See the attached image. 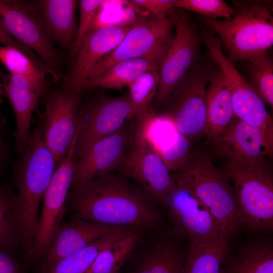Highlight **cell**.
I'll use <instances>...</instances> for the list:
<instances>
[{
  "mask_svg": "<svg viewBox=\"0 0 273 273\" xmlns=\"http://www.w3.org/2000/svg\"><path fill=\"white\" fill-rule=\"evenodd\" d=\"M67 208L83 219L142 231L166 228L161 209L129 178L113 172L71 188Z\"/></svg>",
  "mask_w": 273,
  "mask_h": 273,
  "instance_id": "6da1fadb",
  "label": "cell"
},
{
  "mask_svg": "<svg viewBox=\"0 0 273 273\" xmlns=\"http://www.w3.org/2000/svg\"><path fill=\"white\" fill-rule=\"evenodd\" d=\"M56 169L46 145L42 124L31 132L21 158L15 166L12 224L18 250L24 256L32 248L38 228V207Z\"/></svg>",
  "mask_w": 273,
  "mask_h": 273,
  "instance_id": "7a4b0ae2",
  "label": "cell"
},
{
  "mask_svg": "<svg viewBox=\"0 0 273 273\" xmlns=\"http://www.w3.org/2000/svg\"><path fill=\"white\" fill-rule=\"evenodd\" d=\"M235 191L240 226L255 234L273 231V176L257 160H229L225 172Z\"/></svg>",
  "mask_w": 273,
  "mask_h": 273,
  "instance_id": "3957f363",
  "label": "cell"
},
{
  "mask_svg": "<svg viewBox=\"0 0 273 273\" xmlns=\"http://www.w3.org/2000/svg\"><path fill=\"white\" fill-rule=\"evenodd\" d=\"M234 8L235 14L229 19H202L219 36L233 63L246 61L273 44V18L266 3L235 2Z\"/></svg>",
  "mask_w": 273,
  "mask_h": 273,
  "instance_id": "277c9868",
  "label": "cell"
},
{
  "mask_svg": "<svg viewBox=\"0 0 273 273\" xmlns=\"http://www.w3.org/2000/svg\"><path fill=\"white\" fill-rule=\"evenodd\" d=\"M176 172L172 175L174 181L192 191L209 209L230 241L240 222L235 191L226 173L216 168L206 155L190 158Z\"/></svg>",
  "mask_w": 273,
  "mask_h": 273,
  "instance_id": "5b68a950",
  "label": "cell"
},
{
  "mask_svg": "<svg viewBox=\"0 0 273 273\" xmlns=\"http://www.w3.org/2000/svg\"><path fill=\"white\" fill-rule=\"evenodd\" d=\"M152 114L142 117L135 137L125 158L117 169L133 179L145 196L165 212L168 198L175 184L161 157L146 134Z\"/></svg>",
  "mask_w": 273,
  "mask_h": 273,
  "instance_id": "8992f818",
  "label": "cell"
},
{
  "mask_svg": "<svg viewBox=\"0 0 273 273\" xmlns=\"http://www.w3.org/2000/svg\"><path fill=\"white\" fill-rule=\"evenodd\" d=\"M190 245L188 237L171 225L144 231L123 273H183Z\"/></svg>",
  "mask_w": 273,
  "mask_h": 273,
  "instance_id": "52a82bcc",
  "label": "cell"
},
{
  "mask_svg": "<svg viewBox=\"0 0 273 273\" xmlns=\"http://www.w3.org/2000/svg\"><path fill=\"white\" fill-rule=\"evenodd\" d=\"M176 33L170 41L159 66L156 104L165 101L198 58L202 41L189 15L175 8L168 13Z\"/></svg>",
  "mask_w": 273,
  "mask_h": 273,
  "instance_id": "ba28073f",
  "label": "cell"
},
{
  "mask_svg": "<svg viewBox=\"0 0 273 273\" xmlns=\"http://www.w3.org/2000/svg\"><path fill=\"white\" fill-rule=\"evenodd\" d=\"M172 23L167 16L136 22L117 47L93 69L84 86L115 64L141 57L161 62L172 38Z\"/></svg>",
  "mask_w": 273,
  "mask_h": 273,
  "instance_id": "9c48e42d",
  "label": "cell"
},
{
  "mask_svg": "<svg viewBox=\"0 0 273 273\" xmlns=\"http://www.w3.org/2000/svg\"><path fill=\"white\" fill-rule=\"evenodd\" d=\"M0 22L10 36L34 51L51 70H58L59 55L33 3L0 0Z\"/></svg>",
  "mask_w": 273,
  "mask_h": 273,
  "instance_id": "30bf717a",
  "label": "cell"
},
{
  "mask_svg": "<svg viewBox=\"0 0 273 273\" xmlns=\"http://www.w3.org/2000/svg\"><path fill=\"white\" fill-rule=\"evenodd\" d=\"M73 141L68 153L53 172L43 198L37 232L33 246L24 256L26 261L40 262L48 252L67 209L66 200L73 174V154L76 141Z\"/></svg>",
  "mask_w": 273,
  "mask_h": 273,
  "instance_id": "8fae6325",
  "label": "cell"
},
{
  "mask_svg": "<svg viewBox=\"0 0 273 273\" xmlns=\"http://www.w3.org/2000/svg\"><path fill=\"white\" fill-rule=\"evenodd\" d=\"M81 92L65 88L55 90L44 98L45 119L42 130L52 153L56 168L67 155L78 133Z\"/></svg>",
  "mask_w": 273,
  "mask_h": 273,
  "instance_id": "7c38bea8",
  "label": "cell"
},
{
  "mask_svg": "<svg viewBox=\"0 0 273 273\" xmlns=\"http://www.w3.org/2000/svg\"><path fill=\"white\" fill-rule=\"evenodd\" d=\"M141 118L137 115L128 120L116 132L93 144L74 162L70 188L117 169L135 137Z\"/></svg>",
  "mask_w": 273,
  "mask_h": 273,
  "instance_id": "4fadbf2b",
  "label": "cell"
},
{
  "mask_svg": "<svg viewBox=\"0 0 273 273\" xmlns=\"http://www.w3.org/2000/svg\"><path fill=\"white\" fill-rule=\"evenodd\" d=\"M140 112L129 96L103 98L87 110L80 111L73 161L95 143L118 130Z\"/></svg>",
  "mask_w": 273,
  "mask_h": 273,
  "instance_id": "5bb4252c",
  "label": "cell"
},
{
  "mask_svg": "<svg viewBox=\"0 0 273 273\" xmlns=\"http://www.w3.org/2000/svg\"><path fill=\"white\" fill-rule=\"evenodd\" d=\"M174 182L175 189L168 198L164 212L170 225L184 233L192 245L224 237L209 209L192 191Z\"/></svg>",
  "mask_w": 273,
  "mask_h": 273,
  "instance_id": "9a60e30c",
  "label": "cell"
},
{
  "mask_svg": "<svg viewBox=\"0 0 273 273\" xmlns=\"http://www.w3.org/2000/svg\"><path fill=\"white\" fill-rule=\"evenodd\" d=\"M214 71L211 66L195 62L179 82L174 113L169 117L178 131L189 139L205 132L207 86Z\"/></svg>",
  "mask_w": 273,
  "mask_h": 273,
  "instance_id": "2e32d148",
  "label": "cell"
},
{
  "mask_svg": "<svg viewBox=\"0 0 273 273\" xmlns=\"http://www.w3.org/2000/svg\"><path fill=\"white\" fill-rule=\"evenodd\" d=\"M128 228L132 227L87 221L73 215L57 229L48 252L39 263L37 273H47L60 260L81 251L94 241Z\"/></svg>",
  "mask_w": 273,
  "mask_h": 273,
  "instance_id": "e0dca14e",
  "label": "cell"
},
{
  "mask_svg": "<svg viewBox=\"0 0 273 273\" xmlns=\"http://www.w3.org/2000/svg\"><path fill=\"white\" fill-rule=\"evenodd\" d=\"M134 23L107 26L89 31L74 56L65 88L82 92L94 67L117 47Z\"/></svg>",
  "mask_w": 273,
  "mask_h": 273,
  "instance_id": "ac0fdd59",
  "label": "cell"
},
{
  "mask_svg": "<svg viewBox=\"0 0 273 273\" xmlns=\"http://www.w3.org/2000/svg\"><path fill=\"white\" fill-rule=\"evenodd\" d=\"M0 78L5 96L9 100L16 120V149L22 155L31 132L32 113L39 99L47 92L48 85L37 84L18 74L5 73L0 70Z\"/></svg>",
  "mask_w": 273,
  "mask_h": 273,
  "instance_id": "d6986e66",
  "label": "cell"
},
{
  "mask_svg": "<svg viewBox=\"0 0 273 273\" xmlns=\"http://www.w3.org/2000/svg\"><path fill=\"white\" fill-rule=\"evenodd\" d=\"M213 140L218 152L229 160L261 159L273 152V145L259 128L235 116L229 125Z\"/></svg>",
  "mask_w": 273,
  "mask_h": 273,
  "instance_id": "ffe728a7",
  "label": "cell"
},
{
  "mask_svg": "<svg viewBox=\"0 0 273 273\" xmlns=\"http://www.w3.org/2000/svg\"><path fill=\"white\" fill-rule=\"evenodd\" d=\"M74 0H41L33 3L52 40L71 50L77 27Z\"/></svg>",
  "mask_w": 273,
  "mask_h": 273,
  "instance_id": "44dd1931",
  "label": "cell"
},
{
  "mask_svg": "<svg viewBox=\"0 0 273 273\" xmlns=\"http://www.w3.org/2000/svg\"><path fill=\"white\" fill-rule=\"evenodd\" d=\"M207 123L205 133L213 140L230 124L234 117L232 96L220 68L215 70L206 94Z\"/></svg>",
  "mask_w": 273,
  "mask_h": 273,
  "instance_id": "7402d4cb",
  "label": "cell"
},
{
  "mask_svg": "<svg viewBox=\"0 0 273 273\" xmlns=\"http://www.w3.org/2000/svg\"><path fill=\"white\" fill-rule=\"evenodd\" d=\"M220 273H273V243L257 239L245 244Z\"/></svg>",
  "mask_w": 273,
  "mask_h": 273,
  "instance_id": "603a6c76",
  "label": "cell"
},
{
  "mask_svg": "<svg viewBox=\"0 0 273 273\" xmlns=\"http://www.w3.org/2000/svg\"><path fill=\"white\" fill-rule=\"evenodd\" d=\"M160 61L148 57H141L118 62L96 78L88 82L85 89L102 87L121 89L129 85L139 76L158 68Z\"/></svg>",
  "mask_w": 273,
  "mask_h": 273,
  "instance_id": "cb8c5ba5",
  "label": "cell"
},
{
  "mask_svg": "<svg viewBox=\"0 0 273 273\" xmlns=\"http://www.w3.org/2000/svg\"><path fill=\"white\" fill-rule=\"evenodd\" d=\"M143 232L133 230L104 248L84 273H120Z\"/></svg>",
  "mask_w": 273,
  "mask_h": 273,
  "instance_id": "d4e9b609",
  "label": "cell"
},
{
  "mask_svg": "<svg viewBox=\"0 0 273 273\" xmlns=\"http://www.w3.org/2000/svg\"><path fill=\"white\" fill-rule=\"evenodd\" d=\"M229 241L224 237L202 245H190L183 273H220Z\"/></svg>",
  "mask_w": 273,
  "mask_h": 273,
  "instance_id": "484cf974",
  "label": "cell"
},
{
  "mask_svg": "<svg viewBox=\"0 0 273 273\" xmlns=\"http://www.w3.org/2000/svg\"><path fill=\"white\" fill-rule=\"evenodd\" d=\"M135 230L136 229L128 228L103 236L81 251L60 260L47 273H84L102 250Z\"/></svg>",
  "mask_w": 273,
  "mask_h": 273,
  "instance_id": "4316f807",
  "label": "cell"
},
{
  "mask_svg": "<svg viewBox=\"0 0 273 273\" xmlns=\"http://www.w3.org/2000/svg\"><path fill=\"white\" fill-rule=\"evenodd\" d=\"M248 61L250 83L263 101L273 107V63L266 51L255 55Z\"/></svg>",
  "mask_w": 273,
  "mask_h": 273,
  "instance_id": "83f0119b",
  "label": "cell"
},
{
  "mask_svg": "<svg viewBox=\"0 0 273 273\" xmlns=\"http://www.w3.org/2000/svg\"><path fill=\"white\" fill-rule=\"evenodd\" d=\"M0 61L10 73L23 75L37 84L48 85L44 72L30 58L16 48H0Z\"/></svg>",
  "mask_w": 273,
  "mask_h": 273,
  "instance_id": "f1b7e54d",
  "label": "cell"
},
{
  "mask_svg": "<svg viewBox=\"0 0 273 273\" xmlns=\"http://www.w3.org/2000/svg\"><path fill=\"white\" fill-rule=\"evenodd\" d=\"M159 78V69H154L144 73L129 85V97L140 114L151 111L150 105L156 96Z\"/></svg>",
  "mask_w": 273,
  "mask_h": 273,
  "instance_id": "f546056e",
  "label": "cell"
},
{
  "mask_svg": "<svg viewBox=\"0 0 273 273\" xmlns=\"http://www.w3.org/2000/svg\"><path fill=\"white\" fill-rule=\"evenodd\" d=\"M13 193L0 186V248L15 256L18 251L12 224Z\"/></svg>",
  "mask_w": 273,
  "mask_h": 273,
  "instance_id": "4dcf8cb0",
  "label": "cell"
},
{
  "mask_svg": "<svg viewBox=\"0 0 273 273\" xmlns=\"http://www.w3.org/2000/svg\"><path fill=\"white\" fill-rule=\"evenodd\" d=\"M174 7L200 14L203 17L229 19L235 10L222 0H175Z\"/></svg>",
  "mask_w": 273,
  "mask_h": 273,
  "instance_id": "1f68e13d",
  "label": "cell"
},
{
  "mask_svg": "<svg viewBox=\"0 0 273 273\" xmlns=\"http://www.w3.org/2000/svg\"><path fill=\"white\" fill-rule=\"evenodd\" d=\"M190 139L179 132L170 146L158 152L169 171L180 170L189 159Z\"/></svg>",
  "mask_w": 273,
  "mask_h": 273,
  "instance_id": "d6a6232c",
  "label": "cell"
},
{
  "mask_svg": "<svg viewBox=\"0 0 273 273\" xmlns=\"http://www.w3.org/2000/svg\"><path fill=\"white\" fill-rule=\"evenodd\" d=\"M103 1L81 0L79 2L80 18L75 40L70 51L71 57H74L85 36L88 32L96 13Z\"/></svg>",
  "mask_w": 273,
  "mask_h": 273,
  "instance_id": "836d02e7",
  "label": "cell"
},
{
  "mask_svg": "<svg viewBox=\"0 0 273 273\" xmlns=\"http://www.w3.org/2000/svg\"><path fill=\"white\" fill-rule=\"evenodd\" d=\"M175 0H133L131 1L138 7L147 10L152 16L161 18L167 16L175 8Z\"/></svg>",
  "mask_w": 273,
  "mask_h": 273,
  "instance_id": "e575fe53",
  "label": "cell"
},
{
  "mask_svg": "<svg viewBox=\"0 0 273 273\" xmlns=\"http://www.w3.org/2000/svg\"><path fill=\"white\" fill-rule=\"evenodd\" d=\"M0 43L5 46H11L17 48L29 58L32 60L40 68H43L44 64L39 59L37 55H35L32 51L22 45L14 38L10 36L4 30L0 22Z\"/></svg>",
  "mask_w": 273,
  "mask_h": 273,
  "instance_id": "d590c367",
  "label": "cell"
},
{
  "mask_svg": "<svg viewBox=\"0 0 273 273\" xmlns=\"http://www.w3.org/2000/svg\"><path fill=\"white\" fill-rule=\"evenodd\" d=\"M0 273H26L15 256L0 248Z\"/></svg>",
  "mask_w": 273,
  "mask_h": 273,
  "instance_id": "8d00e7d4",
  "label": "cell"
},
{
  "mask_svg": "<svg viewBox=\"0 0 273 273\" xmlns=\"http://www.w3.org/2000/svg\"><path fill=\"white\" fill-rule=\"evenodd\" d=\"M5 119L0 112V169L4 164L7 156V149L5 142L3 130Z\"/></svg>",
  "mask_w": 273,
  "mask_h": 273,
  "instance_id": "74e56055",
  "label": "cell"
},
{
  "mask_svg": "<svg viewBox=\"0 0 273 273\" xmlns=\"http://www.w3.org/2000/svg\"><path fill=\"white\" fill-rule=\"evenodd\" d=\"M5 96L3 89V85L2 83H0V104L3 102V99Z\"/></svg>",
  "mask_w": 273,
  "mask_h": 273,
  "instance_id": "f35d334b",
  "label": "cell"
},
{
  "mask_svg": "<svg viewBox=\"0 0 273 273\" xmlns=\"http://www.w3.org/2000/svg\"><path fill=\"white\" fill-rule=\"evenodd\" d=\"M120 273H121V272H120Z\"/></svg>",
  "mask_w": 273,
  "mask_h": 273,
  "instance_id": "ab89813d",
  "label": "cell"
}]
</instances>
